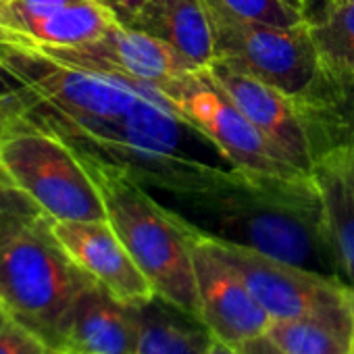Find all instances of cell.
I'll use <instances>...</instances> for the list:
<instances>
[{
  "mask_svg": "<svg viewBox=\"0 0 354 354\" xmlns=\"http://www.w3.org/2000/svg\"><path fill=\"white\" fill-rule=\"evenodd\" d=\"M131 28L173 46L198 69L215 61L213 30L203 0H148Z\"/></svg>",
  "mask_w": 354,
  "mask_h": 354,
  "instance_id": "14",
  "label": "cell"
},
{
  "mask_svg": "<svg viewBox=\"0 0 354 354\" xmlns=\"http://www.w3.org/2000/svg\"><path fill=\"white\" fill-rule=\"evenodd\" d=\"M113 24L115 19L96 0H82L36 21L28 30V38L40 48H73L96 42Z\"/></svg>",
  "mask_w": 354,
  "mask_h": 354,
  "instance_id": "17",
  "label": "cell"
},
{
  "mask_svg": "<svg viewBox=\"0 0 354 354\" xmlns=\"http://www.w3.org/2000/svg\"><path fill=\"white\" fill-rule=\"evenodd\" d=\"M205 354H240V350L236 346H232V344H227V342H223V339H219L217 335L211 333L209 344L205 348Z\"/></svg>",
  "mask_w": 354,
  "mask_h": 354,
  "instance_id": "29",
  "label": "cell"
},
{
  "mask_svg": "<svg viewBox=\"0 0 354 354\" xmlns=\"http://www.w3.org/2000/svg\"><path fill=\"white\" fill-rule=\"evenodd\" d=\"M310 180L319 192L342 283L354 294V146H333L317 154Z\"/></svg>",
  "mask_w": 354,
  "mask_h": 354,
  "instance_id": "13",
  "label": "cell"
},
{
  "mask_svg": "<svg viewBox=\"0 0 354 354\" xmlns=\"http://www.w3.org/2000/svg\"><path fill=\"white\" fill-rule=\"evenodd\" d=\"M296 102L308 127L315 156L333 146H354V75L323 67L315 88Z\"/></svg>",
  "mask_w": 354,
  "mask_h": 354,
  "instance_id": "15",
  "label": "cell"
},
{
  "mask_svg": "<svg viewBox=\"0 0 354 354\" xmlns=\"http://www.w3.org/2000/svg\"><path fill=\"white\" fill-rule=\"evenodd\" d=\"M40 48V46H38ZM57 61L113 73L125 80L150 84L154 88L182 77L190 71H198L182 53L152 38L140 30L119 26L117 21L96 42L73 48H40Z\"/></svg>",
  "mask_w": 354,
  "mask_h": 354,
  "instance_id": "9",
  "label": "cell"
},
{
  "mask_svg": "<svg viewBox=\"0 0 354 354\" xmlns=\"http://www.w3.org/2000/svg\"><path fill=\"white\" fill-rule=\"evenodd\" d=\"M53 350L15 321L0 329V354H53Z\"/></svg>",
  "mask_w": 354,
  "mask_h": 354,
  "instance_id": "23",
  "label": "cell"
},
{
  "mask_svg": "<svg viewBox=\"0 0 354 354\" xmlns=\"http://www.w3.org/2000/svg\"><path fill=\"white\" fill-rule=\"evenodd\" d=\"M46 217V213L15 184L13 177L0 165V234Z\"/></svg>",
  "mask_w": 354,
  "mask_h": 354,
  "instance_id": "20",
  "label": "cell"
},
{
  "mask_svg": "<svg viewBox=\"0 0 354 354\" xmlns=\"http://www.w3.org/2000/svg\"><path fill=\"white\" fill-rule=\"evenodd\" d=\"M77 3H82V0H5V7H7L11 26L15 28V32L32 46L28 38V30L36 21L50 17L57 11L67 9Z\"/></svg>",
  "mask_w": 354,
  "mask_h": 354,
  "instance_id": "22",
  "label": "cell"
},
{
  "mask_svg": "<svg viewBox=\"0 0 354 354\" xmlns=\"http://www.w3.org/2000/svg\"><path fill=\"white\" fill-rule=\"evenodd\" d=\"M335 5V0H300V13L306 26L317 24L319 19H323L329 9Z\"/></svg>",
  "mask_w": 354,
  "mask_h": 354,
  "instance_id": "26",
  "label": "cell"
},
{
  "mask_svg": "<svg viewBox=\"0 0 354 354\" xmlns=\"http://www.w3.org/2000/svg\"><path fill=\"white\" fill-rule=\"evenodd\" d=\"M90 283L53 234L50 217L0 234V298L46 346L63 350L69 313Z\"/></svg>",
  "mask_w": 354,
  "mask_h": 354,
  "instance_id": "3",
  "label": "cell"
},
{
  "mask_svg": "<svg viewBox=\"0 0 354 354\" xmlns=\"http://www.w3.org/2000/svg\"><path fill=\"white\" fill-rule=\"evenodd\" d=\"M21 115V102L19 98L9 92V94H0V144H3L5 136L9 129L15 125V121Z\"/></svg>",
  "mask_w": 354,
  "mask_h": 354,
  "instance_id": "25",
  "label": "cell"
},
{
  "mask_svg": "<svg viewBox=\"0 0 354 354\" xmlns=\"http://www.w3.org/2000/svg\"><path fill=\"white\" fill-rule=\"evenodd\" d=\"M325 69L354 75V5L335 3L329 13L308 26Z\"/></svg>",
  "mask_w": 354,
  "mask_h": 354,
  "instance_id": "19",
  "label": "cell"
},
{
  "mask_svg": "<svg viewBox=\"0 0 354 354\" xmlns=\"http://www.w3.org/2000/svg\"><path fill=\"white\" fill-rule=\"evenodd\" d=\"M53 354H77V352H71V350H53Z\"/></svg>",
  "mask_w": 354,
  "mask_h": 354,
  "instance_id": "32",
  "label": "cell"
},
{
  "mask_svg": "<svg viewBox=\"0 0 354 354\" xmlns=\"http://www.w3.org/2000/svg\"><path fill=\"white\" fill-rule=\"evenodd\" d=\"M207 71L252 121V125L302 173L310 175L315 152L302 111L294 98L257 75L215 59Z\"/></svg>",
  "mask_w": 354,
  "mask_h": 354,
  "instance_id": "8",
  "label": "cell"
},
{
  "mask_svg": "<svg viewBox=\"0 0 354 354\" xmlns=\"http://www.w3.org/2000/svg\"><path fill=\"white\" fill-rule=\"evenodd\" d=\"M201 238L244 279L271 321L317 319L354 337V294L342 281L238 244Z\"/></svg>",
  "mask_w": 354,
  "mask_h": 354,
  "instance_id": "6",
  "label": "cell"
},
{
  "mask_svg": "<svg viewBox=\"0 0 354 354\" xmlns=\"http://www.w3.org/2000/svg\"><path fill=\"white\" fill-rule=\"evenodd\" d=\"M0 44H19V46H30L11 26L5 0H0Z\"/></svg>",
  "mask_w": 354,
  "mask_h": 354,
  "instance_id": "27",
  "label": "cell"
},
{
  "mask_svg": "<svg viewBox=\"0 0 354 354\" xmlns=\"http://www.w3.org/2000/svg\"><path fill=\"white\" fill-rule=\"evenodd\" d=\"M9 323H13V317H11V313L7 310V306H5L3 298H0V329L7 327Z\"/></svg>",
  "mask_w": 354,
  "mask_h": 354,
  "instance_id": "30",
  "label": "cell"
},
{
  "mask_svg": "<svg viewBox=\"0 0 354 354\" xmlns=\"http://www.w3.org/2000/svg\"><path fill=\"white\" fill-rule=\"evenodd\" d=\"M238 15L248 19L273 24V26H300L304 24L302 13L286 0H221Z\"/></svg>",
  "mask_w": 354,
  "mask_h": 354,
  "instance_id": "21",
  "label": "cell"
},
{
  "mask_svg": "<svg viewBox=\"0 0 354 354\" xmlns=\"http://www.w3.org/2000/svg\"><path fill=\"white\" fill-rule=\"evenodd\" d=\"M140 323L136 306L92 281L75 300L63 350L77 354H136Z\"/></svg>",
  "mask_w": 354,
  "mask_h": 354,
  "instance_id": "12",
  "label": "cell"
},
{
  "mask_svg": "<svg viewBox=\"0 0 354 354\" xmlns=\"http://www.w3.org/2000/svg\"><path fill=\"white\" fill-rule=\"evenodd\" d=\"M286 3H290L292 7H296V9L300 11V0H286Z\"/></svg>",
  "mask_w": 354,
  "mask_h": 354,
  "instance_id": "31",
  "label": "cell"
},
{
  "mask_svg": "<svg viewBox=\"0 0 354 354\" xmlns=\"http://www.w3.org/2000/svg\"><path fill=\"white\" fill-rule=\"evenodd\" d=\"M240 350V354H283L267 335H259V337H252L240 346H236Z\"/></svg>",
  "mask_w": 354,
  "mask_h": 354,
  "instance_id": "28",
  "label": "cell"
},
{
  "mask_svg": "<svg viewBox=\"0 0 354 354\" xmlns=\"http://www.w3.org/2000/svg\"><path fill=\"white\" fill-rule=\"evenodd\" d=\"M350 354H354V348H352V352H350Z\"/></svg>",
  "mask_w": 354,
  "mask_h": 354,
  "instance_id": "34",
  "label": "cell"
},
{
  "mask_svg": "<svg viewBox=\"0 0 354 354\" xmlns=\"http://www.w3.org/2000/svg\"><path fill=\"white\" fill-rule=\"evenodd\" d=\"M194 269L201 321L213 335L232 346L265 335L271 317L252 296L244 279L198 234L194 242Z\"/></svg>",
  "mask_w": 354,
  "mask_h": 354,
  "instance_id": "10",
  "label": "cell"
},
{
  "mask_svg": "<svg viewBox=\"0 0 354 354\" xmlns=\"http://www.w3.org/2000/svg\"><path fill=\"white\" fill-rule=\"evenodd\" d=\"M265 335L283 354H350L354 337L317 319H275Z\"/></svg>",
  "mask_w": 354,
  "mask_h": 354,
  "instance_id": "18",
  "label": "cell"
},
{
  "mask_svg": "<svg viewBox=\"0 0 354 354\" xmlns=\"http://www.w3.org/2000/svg\"><path fill=\"white\" fill-rule=\"evenodd\" d=\"M53 234L73 263L98 286L129 306H142L156 294L138 269L127 248L104 221H55Z\"/></svg>",
  "mask_w": 354,
  "mask_h": 354,
  "instance_id": "11",
  "label": "cell"
},
{
  "mask_svg": "<svg viewBox=\"0 0 354 354\" xmlns=\"http://www.w3.org/2000/svg\"><path fill=\"white\" fill-rule=\"evenodd\" d=\"M209 13L215 59L227 61L302 100L319 82L323 63L306 24L273 26L227 9L221 0H203Z\"/></svg>",
  "mask_w": 354,
  "mask_h": 354,
  "instance_id": "5",
  "label": "cell"
},
{
  "mask_svg": "<svg viewBox=\"0 0 354 354\" xmlns=\"http://www.w3.org/2000/svg\"><path fill=\"white\" fill-rule=\"evenodd\" d=\"M0 165L55 221H104L106 209L84 160L24 113L0 144Z\"/></svg>",
  "mask_w": 354,
  "mask_h": 354,
  "instance_id": "4",
  "label": "cell"
},
{
  "mask_svg": "<svg viewBox=\"0 0 354 354\" xmlns=\"http://www.w3.org/2000/svg\"><path fill=\"white\" fill-rule=\"evenodd\" d=\"M198 236L238 244L342 281L313 180L242 175L203 190H154Z\"/></svg>",
  "mask_w": 354,
  "mask_h": 354,
  "instance_id": "1",
  "label": "cell"
},
{
  "mask_svg": "<svg viewBox=\"0 0 354 354\" xmlns=\"http://www.w3.org/2000/svg\"><path fill=\"white\" fill-rule=\"evenodd\" d=\"M169 104L201 127L242 173L277 177V180H308L298 171L238 109L227 92L207 69L190 71L158 86Z\"/></svg>",
  "mask_w": 354,
  "mask_h": 354,
  "instance_id": "7",
  "label": "cell"
},
{
  "mask_svg": "<svg viewBox=\"0 0 354 354\" xmlns=\"http://www.w3.org/2000/svg\"><path fill=\"white\" fill-rule=\"evenodd\" d=\"M136 310L140 323L136 354H205L211 331L203 321L158 296Z\"/></svg>",
  "mask_w": 354,
  "mask_h": 354,
  "instance_id": "16",
  "label": "cell"
},
{
  "mask_svg": "<svg viewBox=\"0 0 354 354\" xmlns=\"http://www.w3.org/2000/svg\"><path fill=\"white\" fill-rule=\"evenodd\" d=\"M96 3L119 24L125 28H131V24L138 19L142 9L148 5V0H96Z\"/></svg>",
  "mask_w": 354,
  "mask_h": 354,
  "instance_id": "24",
  "label": "cell"
},
{
  "mask_svg": "<svg viewBox=\"0 0 354 354\" xmlns=\"http://www.w3.org/2000/svg\"><path fill=\"white\" fill-rule=\"evenodd\" d=\"M335 3H352L354 5V0H335Z\"/></svg>",
  "mask_w": 354,
  "mask_h": 354,
  "instance_id": "33",
  "label": "cell"
},
{
  "mask_svg": "<svg viewBox=\"0 0 354 354\" xmlns=\"http://www.w3.org/2000/svg\"><path fill=\"white\" fill-rule=\"evenodd\" d=\"M84 165L100 190L106 221L154 294L201 321L194 269L196 232L138 182L90 160Z\"/></svg>",
  "mask_w": 354,
  "mask_h": 354,
  "instance_id": "2",
  "label": "cell"
}]
</instances>
